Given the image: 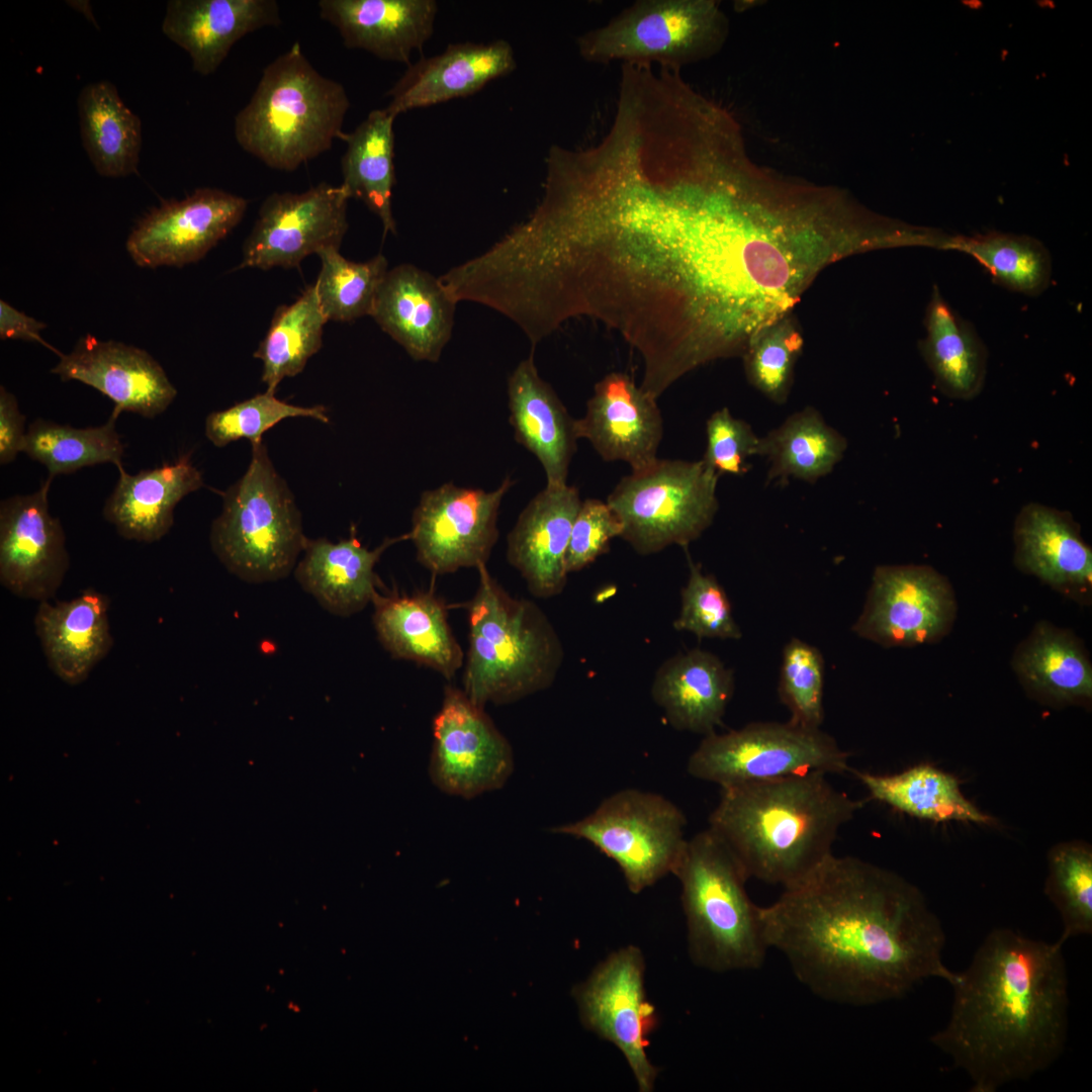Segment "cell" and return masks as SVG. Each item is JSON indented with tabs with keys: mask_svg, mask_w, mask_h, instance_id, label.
<instances>
[{
	"mask_svg": "<svg viewBox=\"0 0 1092 1092\" xmlns=\"http://www.w3.org/2000/svg\"><path fill=\"white\" fill-rule=\"evenodd\" d=\"M402 540H410L408 533L387 538L370 550L355 532L339 542L308 539L295 566V578L327 611L351 616L372 603L379 584L374 567L389 546Z\"/></svg>",
	"mask_w": 1092,
	"mask_h": 1092,
	"instance_id": "cell-33",
	"label": "cell"
},
{
	"mask_svg": "<svg viewBox=\"0 0 1092 1092\" xmlns=\"http://www.w3.org/2000/svg\"><path fill=\"white\" fill-rule=\"evenodd\" d=\"M396 116L386 107L372 110L342 141L347 144L342 157V185L350 197L360 199L378 216L383 236L396 234L392 213V189L395 185L394 131Z\"/></svg>",
	"mask_w": 1092,
	"mask_h": 1092,
	"instance_id": "cell-37",
	"label": "cell"
},
{
	"mask_svg": "<svg viewBox=\"0 0 1092 1092\" xmlns=\"http://www.w3.org/2000/svg\"><path fill=\"white\" fill-rule=\"evenodd\" d=\"M673 875L693 963L715 973L761 968L769 949L761 907L746 892L742 867L710 828L688 839Z\"/></svg>",
	"mask_w": 1092,
	"mask_h": 1092,
	"instance_id": "cell-7",
	"label": "cell"
},
{
	"mask_svg": "<svg viewBox=\"0 0 1092 1092\" xmlns=\"http://www.w3.org/2000/svg\"><path fill=\"white\" fill-rule=\"evenodd\" d=\"M687 556L689 577L680 593V610L673 628L699 638L740 639L742 633L724 588L714 575L704 573Z\"/></svg>",
	"mask_w": 1092,
	"mask_h": 1092,
	"instance_id": "cell-48",
	"label": "cell"
},
{
	"mask_svg": "<svg viewBox=\"0 0 1092 1092\" xmlns=\"http://www.w3.org/2000/svg\"><path fill=\"white\" fill-rule=\"evenodd\" d=\"M1063 944L995 928L951 985L946 1024L930 1041L970 1078L972 1092H995L1050 1068L1069 1027Z\"/></svg>",
	"mask_w": 1092,
	"mask_h": 1092,
	"instance_id": "cell-3",
	"label": "cell"
},
{
	"mask_svg": "<svg viewBox=\"0 0 1092 1092\" xmlns=\"http://www.w3.org/2000/svg\"><path fill=\"white\" fill-rule=\"evenodd\" d=\"M516 67L514 50L505 39L451 43L442 53L407 66L386 93L390 97L386 109L397 116L467 97Z\"/></svg>",
	"mask_w": 1092,
	"mask_h": 1092,
	"instance_id": "cell-25",
	"label": "cell"
},
{
	"mask_svg": "<svg viewBox=\"0 0 1092 1092\" xmlns=\"http://www.w3.org/2000/svg\"><path fill=\"white\" fill-rule=\"evenodd\" d=\"M108 599L85 589L69 601L38 603L35 634L52 671L70 685L85 680L110 651Z\"/></svg>",
	"mask_w": 1092,
	"mask_h": 1092,
	"instance_id": "cell-31",
	"label": "cell"
},
{
	"mask_svg": "<svg viewBox=\"0 0 1092 1092\" xmlns=\"http://www.w3.org/2000/svg\"><path fill=\"white\" fill-rule=\"evenodd\" d=\"M622 524L607 502L582 500L572 525L566 552L567 572L579 571L608 551L610 542L621 537Z\"/></svg>",
	"mask_w": 1092,
	"mask_h": 1092,
	"instance_id": "cell-50",
	"label": "cell"
},
{
	"mask_svg": "<svg viewBox=\"0 0 1092 1092\" xmlns=\"http://www.w3.org/2000/svg\"><path fill=\"white\" fill-rule=\"evenodd\" d=\"M457 303L439 278L400 264L388 270L371 316L414 360L435 363L452 336Z\"/></svg>",
	"mask_w": 1092,
	"mask_h": 1092,
	"instance_id": "cell-22",
	"label": "cell"
},
{
	"mask_svg": "<svg viewBox=\"0 0 1092 1092\" xmlns=\"http://www.w3.org/2000/svg\"><path fill=\"white\" fill-rule=\"evenodd\" d=\"M733 692L732 671L700 648L665 660L651 686L654 703L674 729L704 736L722 723Z\"/></svg>",
	"mask_w": 1092,
	"mask_h": 1092,
	"instance_id": "cell-32",
	"label": "cell"
},
{
	"mask_svg": "<svg viewBox=\"0 0 1092 1092\" xmlns=\"http://www.w3.org/2000/svg\"><path fill=\"white\" fill-rule=\"evenodd\" d=\"M280 23L274 0H170L162 31L187 52L195 72L207 76L246 34Z\"/></svg>",
	"mask_w": 1092,
	"mask_h": 1092,
	"instance_id": "cell-27",
	"label": "cell"
},
{
	"mask_svg": "<svg viewBox=\"0 0 1092 1092\" xmlns=\"http://www.w3.org/2000/svg\"><path fill=\"white\" fill-rule=\"evenodd\" d=\"M954 251L975 259L995 283L1012 292L1037 296L1052 281L1053 262L1048 248L1026 235L990 232L957 236Z\"/></svg>",
	"mask_w": 1092,
	"mask_h": 1092,
	"instance_id": "cell-42",
	"label": "cell"
},
{
	"mask_svg": "<svg viewBox=\"0 0 1092 1092\" xmlns=\"http://www.w3.org/2000/svg\"><path fill=\"white\" fill-rule=\"evenodd\" d=\"M222 500L209 538L224 567L253 583L287 576L308 539L294 495L263 441L252 444L246 472L224 491Z\"/></svg>",
	"mask_w": 1092,
	"mask_h": 1092,
	"instance_id": "cell-8",
	"label": "cell"
},
{
	"mask_svg": "<svg viewBox=\"0 0 1092 1092\" xmlns=\"http://www.w3.org/2000/svg\"><path fill=\"white\" fill-rule=\"evenodd\" d=\"M957 614L953 588L933 567L879 565L852 631L886 648L912 647L940 641Z\"/></svg>",
	"mask_w": 1092,
	"mask_h": 1092,
	"instance_id": "cell-15",
	"label": "cell"
},
{
	"mask_svg": "<svg viewBox=\"0 0 1092 1092\" xmlns=\"http://www.w3.org/2000/svg\"><path fill=\"white\" fill-rule=\"evenodd\" d=\"M729 20L714 0H637L576 39L587 63L679 71L717 55Z\"/></svg>",
	"mask_w": 1092,
	"mask_h": 1092,
	"instance_id": "cell-9",
	"label": "cell"
},
{
	"mask_svg": "<svg viewBox=\"0 0 1092 1092\" xmlns=\"http://www.w3.org/2000/svg\"><path fill=\"white\" fill-rule=\"evenodd\" d=\"M850 753L820 728L791 721L755 722L738 730L704 736L687 770L721 789L792 775L850 772Z\"/></svg>",
	"mask_w": 1092,
	"mask_h": 1092,
	"instance_id": "cell-12",
	"label": "cell"
},
{
	"mask_svg": "<svg viewBox=\"0 0 1092 1092\" xmlns=\"http://www.w3.org/2000/svg\"><path fill=\"white\" fill-rule=\"evenodd\" d=\"M296 417L330 423L324 405H294L278 399L273 392L265 391L209 414L205 420V436L216 447H224L240 439H248L252 445L262 442L263 434L279 422Z\"/></svg>",
	"mask_w": 1092,
	"mask_h": 1092,
	"instance_id": "cell-46",
	"label": "cell"
},
{
	"mask_svg": "<svg viewBox=\"0 0 1092 1092\" xmlns=\"http://www.w3.org/2000/svg\"><path fill=\"white\" fill-rule=\"evenodd\" d=\"M327 322L314 284L293 303L276 309L266 336L254 353L263 364L261 379L266 391L275 393L285 377H294L304 369L308 359L322 348Z\"/></svg>",
	"mask_w": 1092,
	"mask_h": 1092,
	"instance_id": "cell-40",
	"label": "cell"
},
{
	"mask_svg": "<svg viewBox=\"0 0 1092 1092\" xmlns=\"http://www.w3.org/2000/svg\"><path fill=\"white\" fill-rule=\"evenodd\" d=\"M870 797L893 809L934 822L962 821L990 825L961 792L959 781L930 764H918L894 775H875L851 768Z\"/></svg>",
	"mask_w": 1092,
	"mask_h": 1092,
	"instance_id": "cell-38",
	"label": "cell"
},
{
	"mask_svg": "<svg viewBox=\"0 0 1092 1092\" xmlns=\"http://www.w3.org/2000/svg\"><path fill=\"white\" fill-rule=\"evenodd\" d=\"M1012 667L1025 692L1053 706H1088L1092 700V664L1076 634L1051 622H1037L1016 647Z\"/></svg>",
	"mask_w": 1092,
	"mask_h": 1092,
	"instance_id": "cell-34",
	"label": "cell"
},
{
	"mask_svg": "<svg viewBox=\"0 0 1092 1092\" xmlns=\"http://www.w3.org/2000/svg\"><path fill=\"white\" fill-rule=\"evenodd\" d=\"M723 218L686 86L643 70L620 78L596 145L552 146L542 198L495 242L491 273L535 342L571 318L618 332L657 398L703 366L719 287Z\"/></svg>",
	"mask_w": 1092,
	"mask_h": 1092,
	"instance_id": "cell-1",
	"label": "cell"
},
{
	"mask_svg": "<svg viewBox=\"0 0 1092 1092\" xmlns=\"http://www.w3.org/2000/svg\"><path fill=\"white\" fill-rule=\"evenodd\" d=\"M316 255L322 266L314 285L328 321L346 323L371 315L389 270L387 259L378 254L366 262H353L344 258L337 248L322 250Z\"/></svg>",
	"mask_w": 1092,
	"mask_h": 1092,
	"instance_id": "cell-43",
	"label": "cell"
},
{
	"mask_svg": "<svg viewBox=\"0 0 1092 1092\" xmlns=\"http://www.w3.org/2000/svg\"><path fill=\"white\" fill-rule=\"evenodd\" d=\"M468 604L469 645L463 692L475 705H504L549 688L564 651L548 617L534 602L512 597L489 573Z\"/></svg>",
	"mask_w": 1092,
	"mask_h": 1092,
	"instance_id": "cell-5",
	"label": "cell"
},
{
	"mask_svg": "<svg viewBox=\"0 0 1092 1092\" xmlns=\"http://www.w3.org/2000/svg\"><path fill=\"white\" fill-rule=\"evenodd\" d=\"M347 189L321 183L300 193H273L261 205L239 268H292L314 253L339 249L348 230Z\"/></svg>",
	"mask_w": 1092,
	"mask_h": 1092,
	"instance_id": "cell-17",
	"label": "cell"
},
{
	"mask_svg": "<svg viewBox=\"0 0 1092 1092\" xmlns=\"http://www.w3.org/2000/svg\"><path fill=\"white\" fill-rule=\"evenodd\" d=\"M769 948L797 980L829 1002L867 1006L899 999L931 978L950 986L945 934L923 893L900 875L831 854L761 907Z\"/></svg>",
	"mask_w": 1092,
	"mask_h": 1092,
	"instance_id": "cell-2",
	"label": "cell"
},
{
	"mask_svg": "<svg viewBox=\"0 0 1092 1092\" xmlns=\"http://www.w3.org/2000/svg\"><path fill=\"white\" fill-rule=\"evenodd\" d=\"M846 448V439L807 406L761 437L760 456L769 462L767 482L796 478L814 483L834 469Z\"/></svg>",
	"mask_w": 1092,
	"mask_h": 1092,
	"instance_id": "cell-39",
	"label": "cell"
},
{
	"mask_svg": "<svg viewBox=\"0 0 1092 1092\" xmlns=\"http://www.w3.org/2000/svg\"><path fill=\"white\" fill-rule=\"evenodd\" d=\"M684 812L665 797L618 791L587 816L551 829L583 839L617 863L629 891L639 894L673 874L688 839Z\"/></svg>",
	"mask_w": 1092,
	"mask_h": 1092,
	"instance_id": "cell-11",
	"label": "cell"
},
{
	"mask_svg": "<svg viewBox=\"0 0 1092 1092\" xmlns=\"http://www.w3.org/2000/svg\"><path fill=\"white\" fill-rule=\"evenodd\" d=\"M921 355L936 388L952 399L969 400L983 389L988 351L974 326L963 318L934 285L924 316Z\"/></svg>",
	"mask_w": 1092,
	"mask_h": 1092,
	"instance_id": "cell-35",
	"label": "cell"
},
{
	"mask_svg": "<svg viewBox=\"0 0 1092 1092\" xmlns=\"http://www.w3.org/2000/svg\"><path fill=\"white\" fill-rule=\"evenodd\" d=\"M25 417L20 412L13 393L0 386V463L13 462L19 452H23L25 439Z\"/></svg>",
	"mask_w": 1092,
	"mask_h": 1092,
	"instance_id": "cell-51",
	"label": "cell"
},
{
	"mask_svg": "<svg viewBox=\"0 0 1092 1092\" xmlns=\"http://www.w3.org/2000/svg\"><path fill=\"white\" fill-rule=\"evenodd\" d=\"M706 450L701 460L719 477L745 474L750 469L748 459L760 456L761 437L748 423L733 417L727 407L711 415L706 423Z\"/></svg>",
	"mask_w": 1092,
	"mask_h": 1092,
	"instance_id": "cell-49",
	"label": "cell"
},
{
	"mask_svg": "<svg viewBox=\"0 0 1092 1092\" xmlns=\"http://www.w3.org/2000/svg\"><path fill=\"white\" fill-rule=\"evenodd\" d=\"M803 344V337L790 315L766 328L742 356L748 381L769 400L784 403Z\"/></svg>",
	"mask_w": 1092,
	"mask_h": 1092,
	"instance_id": "cell-45",
	"label": "cell"
},
{
	"mask_svg": "<svg viewBox=\"0 0 1092 1092\" xmlns=\"http://www.w3.org/2000/svg\"><path fill=\"white\" fill-rule=\"evenodd\" d=\"M1014 564L1080 605L1092 598V550L1066 511L1025 505L1013 528Z\"/></svg>",
	"mask_w": 1092,
	"mask_h": 1092,
	"instance_id": "cell-23",
	"label": "cell"
},
{
	"mask_svg": "<svg viewBox=\"0 0 1092 1092\" xmlns=\"http://www.w3.org/2000/svg\"><path fill=\"white\" fill-rule=\"evenodd\" d=\"M433 738L430 776L446 794L470 799L502 788L513 772L511 744L463 690L445 688Z\"/></svg>",
	"mask_w": 1092,
	"mask_h": 1092,
	"instance_id": "cell-16",
	"label": "cell"
},
{
	"mask_svg": "<svg viewBox=\"0 0 1092 1092\" xmlns=\"http://www.w3.org/2000/svg\"><path fill=\"white\" fill-rule=\"evenodd\" d=\"M510 424L516 441L536 456L547 484H567L569 464L576 451L574 420L538 372L533 351L508 379Z\"/></svg>",
	"mask_w": 1092,
	"mask_h": 1092,
	"instance_id": "cell-29",
	"label": "cell"
},
{
	"mask_svg": "<svg viewBox=\"0 0 1092 1092\" xmlns=\"http://www.w3.org/2000/svg\"><path fill=\"white\" fill-rule=\"evenodd\" d=\"M247 206L245 198L215 188L164 200L135 223L126 250L143 268L194 263L242 220Z\"/></svg>",
	"mask_w": 1092,
	"mask_h": 1092,
	"instance_id": "cell-18",
	"label": "cell"
},
{
	"mask_svg": "<svg viewBox=\"0 0 1092 1092\" xmlns=\"http://www.w3.org/2000/svg\"><path fill=\"white\" fill-rule=\"evenodd\" d=\"M47 328L41 323L22 311L17 310L8 302L0 300V338L1 340H22L36 342L55 352L58 356L62 353L47 343L40 336V332Z\"/></svg>",
	"mask_w": 1092,
	"mask_h": 1092,
	"instance_id": "cell-52",
	"label": "cell"
},
{
	"mask_svg": "<svg viewBox=\"0 0 1092 1092\" xmlns=\"http://www.w3.org/2000/svg\"><path fill=\"white\" fill-rule=\"evenodd\" d=\"M581 502L575 486L546 485L524 508L508 534V562L537 598L555 597L566 584V552Z\"/></svg>",
	"mask_w": 1092,
	"mask_h": 1092,
	"instance_id": "cell-24",
	"label": "cell"
},
{
	"mask_svg": "<svg viewBox=\"0 0 1092 1092\" xmlns=\"http://www.w3.org/2000/svg\"><path fill=\"white\" fill-rule=\"evenodd\" d=\"M51 482L0 504V582L38 603L55 597L70 566L63 526L49 509Z\"/></svg>",
	"mask_w": 1092,
	"mask_h": 1092,
	"instance_id": "cell-19",
	"label": "cell"
},
{
	"mask_svg": "<svg viewBox=\"0 0 1092 1092\" xmlns=\"http://www.w3.org/2000/svg\"><path fill=\"white\" fill-rule=\"evenodd\" d=\"M514 484L507 476L491 491L453 482L424 491L408 532L418 561L435 575L486 564L498 537L502 500Z\"/></svg>",
	"mask_w": 1092,
	"mask_h": 1092,
	"instance_id": "cell-14",
	"label": "cell"
},
{
	"mask_svg": "<svg viewBox=\"0 0 1092 1092\" xmlns=\"http://www.w3.org/2000/svg\"><path fill=\"white\" fill-rule=\"evenodd\" d=\"M51 372L63 381L89 385L114 402L119 413L153 419L164 413L177 395L161 364L147 351L116 341H101L87 334L69 354H61Z\"/></svg>",
	"mask_w": 1092,
	"mask_h": 1092,
	"instance_id": "cell-20",
	"label": "cell"
},
{
	"mask_svg": "<svg viewBox=\"0 0 1092 1092\" xmlns=\"http://www.w3.org/2000/svg\"><path fill=\"white\" fill-rule=\"evenodd\" d=\"M317 6L345 47L407 66L431 38L438 12L434 0H321Z\"/></svg>",
	"mask_w": 1092,
	"mask_h": 1092,
	"instance_id": "cell-26",
	"label": "cell"
},
{
	"mask_svg": "<svg viewBox=\"0 0 1092 1092\" xmlns=\"http://www.w3.org/2000/svg\"><path fill=\"white\" fill-rule=\"evenodd\" d=\"M1045 894L1063 922L1059 943L1092 934V851L1088 844L1067 842L1050 851Z\"/></svg>",
	"mask_w": 1092,
	"mask_h": 1092,
	"instance_id": "cell-44",
	"label": "cell"
},
{
	"mask_svg": "<svg viewBox=\"0 0 1092 1092\" xmlns=\"http://www.w3.org/2000/svg\"><path fill=\"white\" fill-rule=\"evenodd\" d=\"M824 659L820 651L797 638L784 648L779 696L791 713L790 721L820 728L823 707Z\"/></svg>",
	"mask_w": 1092,
	"mask_h": 1092,
	"instance_id": "cell-47",
	"label": "cell"
},
{
	"mask_svg": "<svg viewBox=\"0 0 1092 1092\" xmlns=\"http://www.w3.org/2000/svg\"><path fill=\"white\" fill-rule=\"evenodd\" d=\"M373 625L382 646L397 659L414 661L455 676L464 653L448 622L447 607L433 592L408 595L377 593Z\"/></svg>",
	"mask_w": 1092,
	"mask_h": 1092,
	"instance_id": "cell-28",
	"label": "cell"
},
{
	"mask_svg": "<svg viewBox=\"0 0 1092 1092\" xmlns=\"http://www.w3.org/2000/svg\"><path fill=\"white\" fill-rule=\"evenodd\" d=\"M117 482L103 507L104 519L127 540L153 543L174 524L177 504L204 485L190 454L173 463L129 474L118 468Z\"/></svg>",
	"mask_w": 1092,
	"mask_h": 1092,
	"instance_id": "cell-30",
	"label": "cell"
},
{
	"mask_svg": "<svg viewBox=\"0 0 1092 1092\" xmlns=\"http://www.w3.org/2000/svg\"><path fill=\"white\" fill-rule=\"evenodd\" d=\"M349 106L344 86L320 74L295 42L263 70L235 118V136L268 167L294 171L343 139Z\"/></svg>",
	"mask_w": 1092,
	"mask_h": 1092,
	"instance_id": "cell-6",
	"label": "cell"
},
{
	"mask_svg": "<svg viewBox=\"0 0 1092 1092\" xmlns=\"http://www.w3.org/2000/svg\"><path fill=\"white\" fill-rule=\"evenodd\" d=\"M119 415L113 408L106 423L87 428L35 419L27 428L23 453L46 466L52 479L102 463L123 467L124 445L115 427Z\"/></svg>",
	"mask_w": 1092,
	"mask_h": 1092,
	"instance_id": "cell-41",
	"label": "cell"
},
{
	"mask_svg": "<svg viewBox=\"0 0 1092 1092\" xmlns=\"http://www.w3.org/2000/svg\"><path fill=\"white\" fill-rule=\"evenodd\" d=\"M655 397L623 372L597 382L585 415L574 420L576 438L586 439L605 461H623L632 470L657 458L663 420Z\"/></svg>",
	"mask_w": 1092,
	"mask_h": 1092,
	"instance_id": "cell-21",
	"label": "cell"
},
{
	"mask_svg": "<svg viewBox=\"0 0 1092 1092\" xmlns=\"http://www.w3.org/2000/svg\"><path fill=\"white\" fill-rule=\"evenodd\" d=\"M719 476L702 460L658 459L621 478L607 498L640 555L686 548L713 523Z\"/></svg>",
	"mask_w": 1092,
	"mask_h": 1092,
	"instance_id": "cell-10",
	"label": "cell"
},
{
	"mask_svg": "<svg viewBox=\"0 0 1092 1092\" xmlns=\"http://www.w3.org/2000/svg\"><path fill=\"white\" fill-rule=\"evenodd\" d=\"M645 961L635 945L610 953L572 994L582 1025L612 1042L625 1057L640 1092H651L659 1070L647 1056L649 1036L658 1023L647 999Z\"/></svg>",
	"mask_w": 1092,
	"mask_h": 1092,
	"instance_id": "cell-13",
	"label": "cell"
},
{
	"mask_svg": "<svg viewBox=\"0 0 1092 1092\" xmlns=\"http://www.w3.org/2000/svg\"><path fill=\"white\" fill-rule=\"evenodd\" d=\"M813 771L722 788L709 827L748 879L787 888L832 852L841 827L862 807Z\"/></svg>",
	"mask_w": 1092,
	"mask_h": 1092,
	"instance_id": "cell-4",
	"label": "cell"
},
{
	"mask_svg": "<svg viewBox=\"0 0 1092 1092\" xmlns=\"http://www.w3.org/2000/svg\"><path fill=\"white\" fill-rule=\"evenodd\" d=\"M80 134L96 172L105 177L136 173L142 150V122L109 81L90 83L77 99Z\"/></svg>",
	"mask_w": 1092,
	"mask_h": 1092,
	"instance_id": "cell-36",
	"label": "cell"
}]
</instances>
